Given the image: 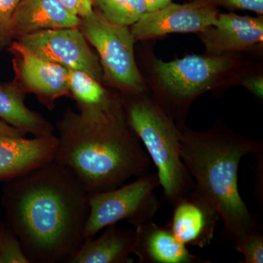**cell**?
<instances>
[{"instance_id":"cell-11","label":"cell","mask_w":263,"mask_h":263,"mask_svg":"<svg viewBox=\"0 0 263 263\" xmlns=\"http://www.w3.org/2000/svg\"><path fill=\"white\" fill-rule=\"evenodd\" d=\"M58 138H0V180H12L54 160Z\"/></svg>"},{"instance_id":"cell-25","label":"cell","mask_w":263,"mask_h":263,"mask_svg":"<svg viewBox=\"0 0 263 263\" xmlns=\"http://www.w3.org/2000/svg\"><path fill=\"white\" fill-rule=\"evenodd\" d=\"M4 137H6V138H23V137H25V134L0 119V138H4Z\"/></svg>"},{"instance_id":"cell-23","label":"cell","mask_w":263,"mask_h":263,"mask_svg":"<svg viewBox=\"0 0 263 263\" xmlns=\"http://www.w3.org/2000/svg\"><path fill=\"white\" fill-rule=\"evenodd\" d=\"M64 7L79 18H83L93 11L92 0H59Z\"/></svg>"},{"instance_id":"cell-17","label":"cell","mask_w":263,"mask_h":263,"mask_svg":"<svg viewBox=\"0 0 263 263\" xmlns=\"http://www.w3.org/2000/svg\"><path fill=\"white\" fill-rule=\"evenodd\" d=\"M0 119L24 134H52L51 126L26 106L23 95L13 85L0 83Z\"/></svg>"},{"instance_id":"cell-12","label":"cell","mask_w":263,"mask_h":263,"mask_svg":"<svg viewBox=\"0 0 263 263\" xmlns=\"http://www.w3.org/2000/svg\"><path fill=\"white\" fill-rule=\"evenodd\" d=\"M21 80L31 91L47 100L68 93V69L37 56L18 41L12 43Z\"/></svg>"},{"instance_id":"cell-18","label":"cell","mask_w":263,"mask_h":263,"mask_svg":"<svg viewBox=\"0 0 263 263\" xmlns=\"http://www.w3.org/2000/svg\"><path fill=\"white\" fill-rule=\"evenodd\" d=\"M68 69L69 90L81 106V111L101 110L119 103L112 100L98 80L82 70Z\"/></svg>"},{"instance_id":"cell-5","label":"cell","mask_w":263,"mask_h":263,"mask_svg":"<svg viewBox=\"0 0 263 263\" xmlns=\"http://www.w3.org/2000/svg\"><path fill=\"white\" fill-rule=\"evenodd\" d=\"M160 186L157 174H146L128 184L89 194V214L84 239L105 228L127 220L136 227L153 220L161 204L155 194Z\"/></svg>"},{"instance_id":"cell-8","label":"cell","mask_w":263,"mask_h":263,"mask_svg":"<svg viewBox=\"0 0 263 263\" xmlns=\"http://www.w3.org/2000/svg\"><path fill=\"white\" fill-rule=\"evenodd\" d=\"M216 7L204 0L187 4L170 3L155 11L148 12L133 24L131 32L137 39L157 37L169 33L201 32L217 22Z\"/></svg>"},{"instance_id":"cell-20","label":"cell","mask_w":263,"mask_h":263,"mask_svg":"<svg viewBox=\"0 0 263 263\" xmlns=\"http://www.w3.org/2000/svg\"><path fill=\"white\" fill-rule=\"evenodd\" d=\"M237 252L245 257L243 263L263 262L262 228L252 230L233 243Z\"/></svg>"},{"instance_id":"cell-6","label":"cell","mask_w":263,"mask_h":263,"mask_svg":"<svg viewBox=\"0 0 263 263\" xmlns=\"http://www.w3.org/2000/svg\"><path fill=\"white\" fill-rule=\"evenodd\" d=\"M79 26L98 51L108 77L123 87L140 91L141 76L135 61V37L131 31L94 11L81 18Z\"/></svg>"},{"instance_id":"cell-10","label":"cell","mask_w":263,"mask_h":263,"mask_svg":"<svg viewBox=\"0 0 263 263\" xmlns=\"http://www.w3.org/2000/svg\"><path fill=\"white\" fill-rule=\"evenodd\" d=\"M165 226L183 245L202 249L210 245L218 221L217 210L195 188L172 206Z\"/></svg>"},{"instance_id":"cell-16","label":"cell","mask_w":263,"mask_h":263,"mask_svg":"<svg viewBox=\"0 0 263 263\" xmlns=\"http://www.w3.org/2000/svg\"><path fill=\"white\" fill-rule=\"evenodd\" d=\"M99 237L86 238L67 263H131L135 230L118 228L116 224L103 229Z\"/></svg>"},{"instance_id":"cell-22","label":"cell","mask_w":263,"mask_h":263,"mask_svg":"<svg viewBox=\"0 0 263 263\" xmlns=\"http://www.w3.org/2000/svg\"><path fill=\"white\" fill-rule=\"evenodd\" d=\"M214 6L252 10L259 14L263 13V0H204Z\"/></svg>"},{"instance_id":"cell-14","label":"cell","mask_w":263,"mask_h":263,"mask_svg":"<svg viewBox=\"0 0 263 263\" xmlns=\"http://www.w3.org/2000/svg\"><path fill=\"white\" fill-rule=\"evenodd\" d=\"M200 37L212 54L246 49L262 42V18L219 14L215 25L200 32Z\"/></svg>"},{"instance_id":"cell-27","label":"cell","mask_w":263,"mask_h":263,"mask_svg":"<svg viewBox=\"0 0 263 263\" xmlns=\"http://www.w3.org/2000/svg\"><path fill=\"white\" fill-rule=\"evenodd\" d=\"M169 1H171V0H169Z\"/></svg>"},{"instance_id":"cell-7","label":"cell","mask_w":263,"mask_h":263,"mask_svg":"<svg viewBox=\"0 0 263 263\" xmlns=\"http://www.w3.org/2000/svg\"><path fill=\"white\" fill-rule=\"evenodd\" d=\"M17 41L42 58L67 68L84 71L98 81L101 77L98 58L77 27L39 31L21 36Z\"/></svg>"},{"instance_id":"cell-21","label":"cell","mask_w":263,"mask_h":263,"mask_svg":"<svg viewBox=\"0 0 263 263\" xmlns=\"http://www.w3.org/2000/svg\"><path fill=\"white\" fill-rule=\"evenodd\" d=\"M21 0H0V52L11 42L13 15Z\"/></svg>"},{"instance_id":"cell-1","label":"cell","mask_w":263,"mask_h":263,"mask_svg":"<svg viewBox=\"0 0 263 263\" xmlns=\"http://www.w3.org/2000/svg\"><path fill=\"white\" fill-rule=\"evenodd\" d=\"M10 181L4 196L8 226L29 262H66L84 241L89 194L54 160Z\"/></svg>"},{"instance_id":"cell-2","label":"cell","mask_w":263,"mask_h":263,"mask_svg":"<svg viewBox=\"0 0 263 263\" xmlns=\"http://www.w3.org/2000/svg\"><path fill=\"white\" fill-rule=\"evenodd\" d=\"M58 129L54 161L70 170L89 194L119 187L149 171L152 160L120 103L79 114L68 112Z\"/></svg>"},{"instance_id":"cell-15","label":"cell","mask_w":263,"mask_h":263,"mask_svg":"<svg viewBox=\"0 0 263 263\" xmlns=\"http://www.w3.org/2000/svg\"><path fill=\"white\" fill-rule=\"evenodd\" d=\"M81 18L72 15L59 0H21L13 15L12 37L46 29L74 28Z\"/></svg>"},{"instance_id":"cell-26","label":"cell","mask_w":263,"mask_h":263,"mask_svg":"<svg viewBox=\"0 0 263 263\" xmlns=\"http://www.w3.org/2000/svg\"><path fill=\"white\" fill-rule=\"evenodd\" d=\"M146 5L147 13L160 10L171 3L169 0H144Z\"/></svg>"},{"instance_id":"cell-9","label":"cell","mask_w":263,"mask_h":263,"mask_svg":"<svg viewBox=\"0 0 263 263\" xmlns=\"http://www.w3.org/2000/svg\"><path fill=\"white\" fill-rule=\"evenodd\" d=\"M232 63L231 59L222 55H193L176 61H157L155 69L167 91L174 98L186 100L209 87Z\"/></svg>"},{"instance_id":"cell-19","label":"cell","mask_w":263,"mask_h":263,"mask_svg":"<svg viewBox=\"0 0 263 263\" xmlns=\"http://www.w3.org/2000/svg\"><path fill=\"white\" fill-rule=\"evenodd\" d=\"M105 18L119 24H134L147 13L144 0H92Z\"/></svg>"},{"instance_id":"cell-24","label":"cell","mask_w":263,"mask_h":263,"mask_svg":"<svg viewBox=\"0 0 263 263\" xmlns=\"http://www.w3.org/2000/svg\"><path fill=\"white\" fill-rule=\"evenodd\" d=\"M243 86L259 98L263 97V79L262 77H252L246 79Z\"/></svg>"},{"instance_id":"cell-4","label":"cell","mask_w":263,"mask_h":263,"mask_svg":"<svg viewBox=\"0 0 263 263\" xmlns=\"http://www.w3.org/2000/svg\"><path fill=\"white\" fill-rule=\"evenodd\" d=\"M126 119L155 164L164 198L173 206L194 187L180 155L179 128L159 105L145 99L128 105Z\"/></svg>"},{"instance_id":"cell-3","label":"cell","mask_w":263,"mask_h":263,"mask_svg":"<svg viewBox=\"0 0 263 263\" xmlns=\"http://www.w3.org/2000/svg\"><path fill=\"white\" fill-rule=\"evenodd\" d=\"M179 129L180 155L194 188L217 210L226 238L233 243L249 232L262 228L241 198L238 185L240 161L249 154L262 153V142L220 129L203 133Z\"/></svg>"},{"instance_id":"cell-13","label":"cell","mask_w":263,"mask_h":263,"mask_svg":"<svg viewBox=\"0 0 263 263\" xmlns=\"http://www.w3.org/2000/svg\"><path fill=\"white\" fill-rule=\"evenodd\" d=\"M133 254L140 263H211L192 254L167 226L153 221L136 227Z\"/></svg>"}]
</instances>
